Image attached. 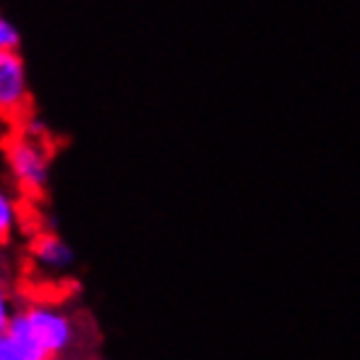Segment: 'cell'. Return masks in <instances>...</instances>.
I'll return each instance as SVG.
<instances>
[{"label": "cell", "mask_w": 360, "mask_h": 360, "mask_svg": "<svg viewBox=\"0 0 360 360\" xmlns=\"http://www.w3.org/2000/svg\"><path fill=\"white\" fill-rule=\"evenodd\" d=\"M19 308H21V302L16 300V295L0 284V334H6V331H8V326L13 323Z\"/></svg>", "instance_id": "cell-6"}, {"label": "cell", "mask_w": 360, "mask_h": 360, "mask_svg": "<svg viewBox=\"0 0 360 360\" xmlns=\"http://www.w3.org/2000/svg\"><path fill=\"white\" fill-rule=\"evenodd\" d=\"M13 323L30 334L34 345L48 355V360H60L79 342V326L74 313L56 300L32 297L21 302Z\"/></svg>", "instance_id": "cell-2"}, {"label": "cell", "mask_w": 360, "mask_h": 360, "mask_svg": "<svg viewBox=\"0 0 360 360\" xmlns=\"http://www.w3.org/2000/svg\"><path fill=\"white\" fill-rule=\"evenodd\" d=\"M30 260L42 276H66L74 269V250L56 231H37L30 242Z\"/></svg>", "instance_id": "cell-4"}, {"label": "cell", "mask_w": 360, "mask_h": 360, "mask_svg": "<svg viewBox=\"0 0 360 360\" xmlns=\"http://www.w3.org/2000/svg\"><path fill=\"white\" fill-rule=\"evenodd\" d=\"M3 163L13 190L21 198L37 200L51 184L53 148L45 134H32L27 129L11 131L3 142Z\"/></svg>", "instance_id": "cell-1"}, {"label": "cell", "mask_w": 360, "mask_h": 360, "mask_svg": "<svg viewBox=\"0 0 360 360\" xmlns=\"http://www.w3.org/2000/svg\"><path fill=\"white\" fill-rule=\"evenodd\" d=\"M30 66L21 51L0 53V119L19 127L32 113Z\"/></svg>", "instance_id": "cell-3"}, {"label": "cell", "mask_w": 360, "mask_h": 360, "mask_svg": "<svg viewBox=\"0 0 360 360\" xmlns=\"http://www.w3.org/2000/svg\"><path fill=\"white\" fill-rule=\"evenodd\" d=\"M21 48V32L13 21L0 11V53L19 51Z\"/></svg>", "instance_id": "cell-7"}, {"label": "cell", "mask_w": 360, "mask_h": 360, "mask_svg": "<svg viewBox=\"0 0 360 360\" xmlns=\"http://www.w3.org/2000/svg\"><path fill=\"white\" fill-rule=\"evenodd\" d=\"M101 360H105V358H101Z\"/></svg>", "instance_id": "cell-9"}, {"label": "cell", "mask_w": 360, "mask_h": 360, "mask_svg": "<svg viewBox=\"0 0 360 360\" xmlns=\"http://www.w3.org/2000/svg\"><path fill=\"white\" fill-rule=\"evenodd\" d=\"M0 360H27V358L21 355V350L6 334H0Z\"/></svg>", "instance_id": "cell-8"}, {"label": "cell", "mask_w": 360, "mask_h": 360, "mask_svg": "<svg viewBox=\"0 0 360 360\" xmlns=\"http://www.w3.org/2000/svg\"><path fill=\"white\" fill-rule=\"evenodd\" d=\"M21 221H24L21 195L6 184H0V245L13 240V234L21 229Z\"/></svg>", "instance_id": "cell-5"}]
</instances>
